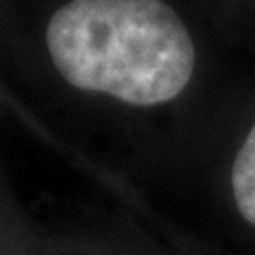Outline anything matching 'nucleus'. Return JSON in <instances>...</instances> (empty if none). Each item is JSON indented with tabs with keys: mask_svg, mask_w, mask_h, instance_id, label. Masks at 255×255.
<instances>
[{
	"mask_svg": "<svg viewBox=\"0 0 255 255\" xmlns=\"http://www.w3.org/2000/svg\"><path fill=\"white\" fill-rule=\"evenodd\" d=\"M47 49L66 81L136 107L185 90L196 47L164 0H70L51 15Z\"/></svg>",
	"mask_w": 255,
	"mask_h": 255,
	"instance_id": "obj_1",
	"label": "nucleus"
},
{
	"mask_svg": "<svg viewBox=\"0 0 255 255\" xmlns=\"http://www.w3.org/2000/svg\"><path fill=\"white\" fill-rule=\"evenodd\" d=\"M232 191L238 213L255 226V124L247 134L232 166Z\"/></svg>",
	"mask_w": 255,
	"mask_h": 255,
	"instance_id": "obj_2",
	"label": "nucleus"
}]
</instances>
